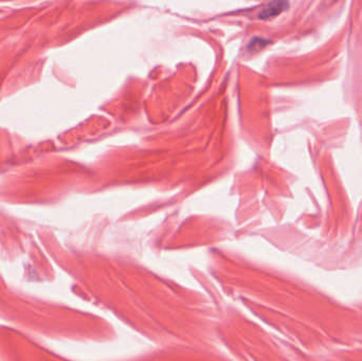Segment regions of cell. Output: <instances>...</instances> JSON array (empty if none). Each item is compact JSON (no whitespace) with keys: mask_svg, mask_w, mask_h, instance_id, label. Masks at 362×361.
<instances>
[{"mask_svg":"<svg viewBox=\"0 0 362 361\" xmlns=\"http://www.w3.org/2000/svg\"><path fill=\"white\" fill-rule=\"evenodd\" d=\"M287 8H288V2L274 1V2L269 3L267 7L261 12L259 17L261 18V19H269V18H272L274 16L281 14L282 12L285 11Z\"/></svg>","mask_w":362,"mask_h":361,"instance_id":"cell-1","label":"cell"}]
</instances>
